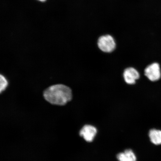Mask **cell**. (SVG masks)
<instances>
[{"label": "cell", "mask_w": 161, "mask_h": 161, "mask_svg": "<svg viewBox=\"0 0 161 161\" xmlns=\"http://www.w3.org/2000/svg\"><path fill=\"white\" fill-rule=\"evenodd\" d=\"M124 77L126 83L133 84L136 83V80L140 78V74L134 68H129L125 70Z\"/></svg>", "instance_id": "5b68a950"}, {"label": "cell", "mask_w": 161, "mask_h": 161, "mask_svg": "<svg viewBox=\"0 0 161 161\" xmlns=\"http://www.w3.org/2000/svg\"><path fill=\"white\" fill-rule=\"evenodd\" d=\"M117 158L119 161H136L135 155L130 149L126 150L124 153H119Z\"/></svg>", "instance_id": "8992f818"}, {"label": "cell", "mask_w": 161, "mask_h": 161, "mask_svg": "<svg viewBox=\"0 0 161 161\" xmlns=\"http://www.w3.org/2000/svg\"><path fill=\"white\" fill-rule=\"evenodd\" d=\"M45 100L54 105H65L72 98L71 89L63 84H56L49 86L44 92Z\"/></svg>", "instance_id": "6da1fadb"}, {"label": "cell", "mask_w": 161, "mask_h": 161, "mask_svg": "<svg viewBox=\"0 0 161 161\" xmlns=\"http://www.w3.org/2000/svg\"><path fill=\"white\" fill-rule=\"evenodd\" d=\"M97 45L99 49L105 53H111L116 48L115 40L109 34L101 36L98 38Z\"/></svg>", "instance_id": "7a4b0ae2"}, {"label": "cell", "mask_w": 161, "mask_h": 161, "mask_svg": "<svg viewBox=\"0 0 161 161\" xmlns=\"http://www.w3.org/2000/svg\"><path fill=\"white\" fill-rule=\"evenodd\" d=\"M97 130L93 126L85 125L80 130V135L82 137L86 142H91L96 135Z\"/></svg>", "instance_id": "277c9868"}, {"label": "cell", "mask_w": 161, "mask_h": 161, "mask_svg": "<svg viewBox=\"0 0 161 161\" xmlns=\"http://www.w3.org/2000/svg\"><path fill=\"white\" fill-rule=\"evenodd\" d=\"M0 82H1L0 91H1V92H2L4 91L7 87L8 82L5 76L1 75V76H0Z\"/></svg>", "instance_id": "ba28073f"}, {"label": "cell", "mask_w": 161, "mask_h": 161, "mask_svg": "<svg viewBox=\"0 0 161 161\" xmlns=\"http://www.w3.org/2000/svg\"><path fill=\"white\" fill-rule=\"evenodd\" d=\"M149 136L150 141L156 145L161 144V130L155 129L150 130Z\"/></svg>", "instance_id": "52a82bcc"}, {"label": "cell", "mask_w": 161, "mask_h": 161, "mask_svg": "<svg viewBox=\"0 0 161 161\" xmlns=\"http://www.w3.org/2000/svg\"><path fill=\"white\" fill-rule=\"evenodd\" d=\"M38 1H41V2H45L46 1V0H38Z\"/></svg>", "instance_id": "9c48e42d"}, {"label": "cell", "mask_w": 161, "mask_h": 161, "mask_svg": "<svg viewBox=\"0 0 161 161\" xmlns=\"http://www.w3.org/2000/svg\"><path fill=\"white\" fill-rule=\"evenodd\" d=\"M145 75L152 81L158 80L161 77L160 68L159 64L154 63L147 67L144 71Z\"/></svg>", "instance_id": "3957f363"}]
</instances>
